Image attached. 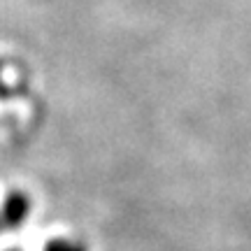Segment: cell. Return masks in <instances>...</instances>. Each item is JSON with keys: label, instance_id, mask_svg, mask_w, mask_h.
Segmentation results:
<instances>
[{"label": "cell", "instance_id": "6da1fadb", "mask_svg": "<svg viewBox=\"0 0 251 251\" xmlns=\"http://www.w3.org/2000/svg\"><path fill=\"white\" fill-rule=\"evenodd\" d=\"M40 209L28 184L0 179V251H89L68 230L40 228Z\"/></svg>", "mask_w": 251, "mask_h": 251}, {"label": "cell", "instance_id": "7a4b0ae2", "mask_svg": "<svg viewBox=\"0 0 251 251\" xmlns=\"http://www.w3.org/2000/svg\"><path fill=\"white\" fill-rule=\"evenodd\" d=\"M33 70L19 54L0 47V149L24 142L40 121Z\"/></svg>", "mask_w": 251, "mask_h": 251}]
</instances>
